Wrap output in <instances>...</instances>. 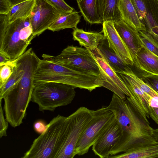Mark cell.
<instances>
[{"label":"cell","instance_id":"1","mask_svg":"<svg viewBox=\"0 0 158 158\" xmlns=\"http://www.w3.org/2000/svg\"><path fill=\"white\" fill-rule=\"evenodd\" d=\"M114 113L122 130V136L110 153L115 155L134 148L152 144L153 129L144 117L126 96L124 100L114 93L107 106Z\"/></svg>","mask_w":158,"mask_h":158},{"label":"cell","instance_id":"2","mask_svg":"<svg viewBox=\"0 0 158 158\" xmlns=\"http://www.w3.org/2000/svg\"><path fill=\"white\" fill-rule=\"evenodd\" d=\"M51 82L66 84L90 92L102 85V80L99 77L67 67L51 60L40 59L33 77L34 86Z\"/></svg>","mask_w":158,"mask_h":158},{"label":"cell","instance_id":"3","mask_svg":"<svg viewBox=\"0 0 158 158\" xmlns=\"http://www.w3.org/2000/svg\"><path fill=\"white\" fill-rule=\"evenodd\" d=\"M0 15V52L13 61L25 52L35 36L29 16L9 23L7 15Z\"/></svg>","mask_w":158,"mask_h":158},{"label":"cell","instance_id":"4","mask_svg":"<svg viewBox=\"0 0 158 158\" xmlns=\"http://www.w3.org/2000/svg\"><path fill=\"white\" fill-rule=\"evenodd\" d=\"M68 121V117L59 114L54 118L22 158H55L64 141Z\"/></svg>","mask_w":158,"mask_h":158},{"label":"cell","instance_id":"5","mask_svg":"<svg viewBox=\"0 0 158 158\" xmlns=\"http://www.w3.org/2000/svg\"><path fill=\"white\" fill-rule=\"evenodd\" d=\"M73 86L61 83L48 82L34 87L31 101L40 111H53L57 107L70 104L76 94Z\"/></svg>","mask_w":158,"mask_h":158},{"label":"cell","instance_id":"6","mask_svg":"<svg viewBox=\"0 0 158 158\" xmlns=\"http://www.w3.org/2000/svg\"><path fill=\"white\" fill-rule=\"evenodd\" d=\"M42 57L44 59L101 78L99 69L93 53L85 48L69 45L56 56L44 54Z\"/></svg>","mask_w":158,"mask_h":158},{"label":"cell","instance_id":"7","mask_svg":"<svg viewBox=\"0 0 158 158\" xmlns=\"http://www.w3.org/2000/svg\"><path fill=\"white\" fill-rule=\"evenodd\" d=\"M94 111L81 106L68 117L65 138L55 158H73L75 156L77 142L93 118Z\"/></svg>","mask_w":158,"mask_h":158},{"label":"cell","instance_id":"8","mask_svg":"<svg viewBox=\"0 0 158 158\" xmlns=\"http://www.w3.org/2000/svg\"><path fill=\"white\" fill-rule=\"evenodd\" d=\"M115 117L114 112L107 106L94 110L93 118L77 142L75 149V156L87 153Z\"/></svg>","mask_w":158,"mask_h":158},{"label":"cell","instance_id":"9","mask_svg":"<svg viewBox=\"0 0 158 158\" xmlns=\"http://www.w3.org/2000/svg\"><path fill=\"white\" fill-rule=\"evenodd\" d=\"M98 64L102 81V86L105 87L125 100L130 94L127 87L118 74L110 65L97 48L91 51Z\"/></svg>","mask_w":158,"mask_h":158},{"label":"cell","instance_id":"10","mask_svg":"<svg viewBox=\"0 0 158 158\" xmlns=\"http://www.w3.org/2000/svg\"><path fill=\"white\" fill-rule=\"evenodd\" d=\"M60 14L45 0H35L29 16L34 35L38 36L48 29Z\"/></svg>","mask_w":158,"mask_h":158},{"label":"cell","instance_id":"11","mask_svg":"<svg viewBox=\"0 0 158 158\" xmlns=\"http://www.w3.org/2000/svg\"><path fill=\"white\" fill-rule=\"evenodd\" d=\"M122 130L115 118L92 146L94 153L101 158H108L122 136Z\"/></svg>","mask_w":158,"mask_h":158},{"label":"cell","instance_id":"12","mask_svg":"<svg viewBox=\"0 0 158 158\" xmlns=\"http://www.w3.org/2000/svg\"><path fill=\"white\" fill-rule=\"evenodd\" d=\"M102 23V31L109 47L126 64L133 66V60L131 53L116 30L114 22L105 20Z\"/></svg>","mask_w":158,"mask_h":158},{"label":"cell","instance_id":"13","mask_svg":"<svg viewBox=\"0 0 158 158\" xmlns=\"http://www.w3.org/2000/svg\"><path fill=\"white\" fill-rule=\"evenodd\" d=\"M114 23L116 30L128 48L133 58L143 46L139 31L122 19Z\"/></svg>","mask_w":158,"mask_h":158},{"label":"cell","instance_id":"14","mask_svg":"<svg viewBox=\"0 0 158 158\" xmlns=\"http://www.w3.org/2000/svg\"><path fill=\"white\" fill-rule=\"evenodd\" d=\"M128 89L133 105L144 117L149 118L148 103L151 97L144 93L126 74L117 73Z\"/></svg>","mask_w":158,"mask_h":158},{"label":"cell","instance_id":"15","mask_svg":"<svg viewBox=\"0 0 158 158\" xmlns=\"http://www.w3.org/2000/svg\"><path fill=\"white\" fill-rule=\"evenodd\" d=\"M135 68L142 73L158 75V57L143 46L133 58Z\"/></svg>","mask_w":158,"mask_h":158},{"label":"cell","instance_id":"16","mask_svg":"<svg viewBox=\"0 0 158 158\" xmlns=\"http://www.w3.org/2000/svg\"><path fill=\"white\" fill-rule=\"evenodd\" d=\"M98 48L117 73L125 74L132 70L129 66L126 64L109 47L105 38L100 43Z\"/></svg>","mask_w":158,"mask_h":158},{"label":"cell","instance_id":"17","mask_svg":"<svg viewBox=\"0 0 158 158\" xmlns=\"http://www.w3.org/2000/svg\"><path fill=\"white\" fill-rule=\"evenodd\" d=\"M73 39L77 41L81 46L92 51L98 48L100 43L105 38L102 32H87L77 27L73 29Z\"/></svg>","mask_w":158,"mask_h":158},{"label":"cell","instance_id":"18","mask_svg":"<svg viewBox=\"0 0 158 158\" xmlns=\"http://www.w3.org/2000/svg\"><path fill=\"white\" fill-rule=\"evenodd\" d=\"M119 8L122 19L138 31H145L131 0H120Z\"/></svg>","mask_w":158,"mask_h":158},{"label":"cell","instance_id":"19","mask_svg":"<svg viewBox=\"0 0 158 158\" xmlns=\"http://www.w3.org/2000/svg\"><path fill=\"white\" fill-rule=\"evenodd\" d=\"M85 20L89 23L101 24L103 21L98 11V0H76Z\"/></svg>","mask_w":158,"mask_h":158},{"label":"cell","instance_id":"20","mask_svg":"<svg viewBox=\"0 0 158 158\" xmlns=\"http://www.w3.org/2000/svg\"><path fill=\"white\" fill-rule=\"evenodd\" d=\"M120 0H98V8L99 15L103 22H113L122 19L119 8Z\"/></svg>","mask_w":158,"mask_h":158},{"label":"cell","instance_id":"21","mask_svg":"<svg viewBox=\"0 0 158 158\" xmlns=\"http://www.w3.org/2000/svg\"><path fill=\"white\" fill-rule=\"evenodd\" d=\"M111 158H158V144L138 147L129 149L124 153L110 156Z\"/></svg>","mask_w":158,"mask_h":158},{"label":"cell","instance_id":"22","mask_svg":"<svg viewBox=\"0 0 158 158\" xmlns=\"http://www.w3.org/2000/svg\"><path fill=\"white\" fill-rule=\"evenodd\" d=\"M81 18L79 12L75 10L60 14L48 30L54 32L66 28L73 29L77 27Z\"/></svg>","mask_w":158,"mask_h":158},{"label":"cell","instance_id":"23","mask_svg":"<svg viewBox=\"0 0 158 158\" xmlns=\"http://www.w3.org/2000/svg\"><path fill=\"white\" fill-rule=\"evenodd\" d=\"M35 0H27L11 7L7 15L8 23L30 16Z\"/></svg>","mask_w":158,"mask_h":158},{"label":"cell","instance_id":"24","mask_svg":"<svg viewBox=\"0 0 158 158\" xmlns=\"http://www.w3.org/2000/svg\"><path fill=\"white\" fill-rule=\"evenodd\" d=\"M125 74H127L130 79L145 94L152 97L158 96V94L150 87L132 70Z\"/></svg>","mask_w":158,"mask_h":158},{"label":"cell","instance_id":"25","mask_svg":"<svg viewBox=\"0 0 158 158\" xmlns=\"http://www.w3.org/2000/svg\"><path fill=\"white\" fill-rule=\"evenodd\" d=\"M15 64L14 60L0 66V88L4 86L12 74Z\"/></svg>","mask_w":158,"mask_h":158},{"label":"cell","instance_id":"26","mask_svg":"<svg viewBox=\"0 0 158 158\" xmlns=\"http://www.w3.org/2000/svg\"><path fill=\"white\" fill-rule=\"evenodd\" d=\"M138 31L143 45L150 52L158 57V45L147 35L144 31Z\"/></svg>","mask_w":158,"mask_h":158},{"label":"cell","instance_id":"27","mask_svg":"<svg viewBox=\"0 0 158 158\" xmlns=\"http://www.w3.org/2000/svg\"><path fill=\"white\" fill-rule=\"evenodd\" d=\"M148 112L149 117L158 125V96L150 97Z\"/></svg>","mask_w":158,"mask_h":158},{"label":"cell","instance_id":"28","mask_svg":"<svg viewBox=\"0 0 158 158\" xmlns=\"http://www.w3.org/2000/svg\"><path fill=\"white\" fill-rule=\"evenodd\" d=\"M55 8L60 14L74 10L64 0H45Z\"/></svg>","mask_w":158,"mask_h":158},{"label":"cell","instance_id":"29","mask_svg":"<svg viewBox=\"0 0 158 158\" xmlns=\"http://www.w3.org/2000/svg\"><path fill=\"white\" fill-rule=\"evenodd\" d=\"M140 78L158 94V75L142 73Z\"/></svg>","mask_w":158,"mask_h":158},{"label":"cell","instance_id":"30","mask_svg":"<svg viewBox=\"0 0 158 158\" xmlns=\"http://www.w3.org/2000/svg\"><path fill=\"white\" fill-rule=\"evenodd\" d=\"M2 100L0 99V138L7 135L6 131L8 127V122L5 119L2 106Z\"/></svg>","mask_w":158,"mask_h":158},{"label":"cell","instance_id":"31","mask_svg":"<svg viewBox=\"0 0 158 158\" xmlns=\"http://www.w3.org/2000/svg\"><path fill=\"white\" fill-rule=\"evenodd\" d=\"M11 8L7 0H0V14L7 15Z\"/></svg>","mask_w":158,"mask_h":158},{"label":"cell","instance_id":"32","mask_svg":"<svg viewBox=\"0 0 158 158\" xmlns=\"http://www.w3.org/2000/svg\"><path fill=\"white\" fill-rule=\"evenodd\" d=\"M46 126L44 122L40 120L34 123V128L37 132L41 134L46 129Z\"/></svg>","mask_w":158,"mask_h":158},{"label":"cell","instance_id":"33","mask_svg":"<svg viewBox=\"0 0 158 158\" xmlns=\"http://www.w3.org/2000/svg\"><path fill=\"white\" fill-rule=\"evenodd\" d=\"M10 61V60L8 56L0 52V66L6 64Z\"/></svg>","mask_w":158,"mask_h":158},{"label":"cell","instance_id":"34","mask_svg":"<svg viewBox=\"0 0 158 158\" xmlns=\"http://www.w3.org/2000/svg\"><path fill=\"white\" fill-rule=\"evenodd\" d=\"M11 7L27 0H7Z\"/></svg>","mask_w":158,"mask_h":158},{"label":"cell","instance_id":"35","mask_svg":"<svg viewBox=\"0 0 158 158\" xmlns=\"http://www.w3.org/2000/svg\"><path fill=\"white\" fill-rule=\"evenodd\" d=\"M152 135L156 140L158 141V128L153 129Z\"/></svg>","mask_w":158,"mask_h":158}]
</instances>
